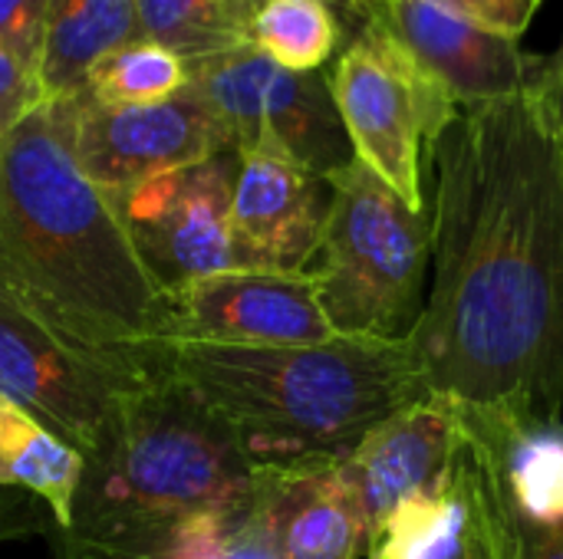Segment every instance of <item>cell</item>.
I'll list each match as a JSON object with an SVG mask.
<instances>
[{"mask_svg":"<svg viewBox=\"0 0 563 559\" xmlns=\"http://www.w3.org/2000/svg\"><path fill=\"white\" fill-rule=\"evenodd\" d=\"M426 161L432 267L406 336L422 389L563 428V128L548 96L462 105Z\"/></svg>","mask_w":563,"mask_h":559,"instance_id":"obj_1","label":"cell"},{"mask_svg":"<svg viewBox=\"0 0 563 559\" xmlns=\"http://www.w3.org/2000/svg\"><path fill=\"white\" fill-rule=\"evenodd\" d=\"M73 128L76 96L0 138V290L69 346L145 369L172 343V303L79 168Z\"/></svg>","mask_w":563,"mask_h":559,"instance_id":"obj_2","label":"cell"},{"mask_svg":"<svg viewBox=\"0 0 563 559\" xmlns=\"http://www.w3.org/2000/svg\"><path fill=\"white\" fill-rule=\"evenodd\" d=\"M257 471L228 425L162 362L129 392L112 441L86 458L56 559H172L185 530L244 507Z\"/></svg>","mask_w":563,"mask_h":559,"instance_id":"obj_3","label":"cell"},{"mask_svg":"<svg viewBox=\"0 0 563 559\" xmlns=\"http://www.w3.org/2000/svg\"><path fill=\"white\" fill-rule=\"evenodd\" d=\"M168 362L228 425L254 471L336 468L376 425L426 395L406 339L168 343Z\"/></svg>","mask_w":563,"mask_h":559,"instance_id":"obj_4","label":"cell"},{"mask_svg":"<svg viewBox=\"0 0 563 559\" xmlns=\"http://www.w3.org/2000/svg\"><path fill=\"white\" fill-rule=\"evenodd\" d=\"M330 188L317 267H310L320 306L336 336L406 339L429 293V208H409L356 158L330 175Z\"/></svg>","mask_w":563,"mask_h":559,"instance_id":"obj_5","label":"cell"},{"mask_svg":"<svg viewBox=\"0 0 563 559\" xmlns=\"http://www.w3.org/2000/svg\"><path fill=\"white\" fill-rule=\"evenodd\" d=\"M356 161L426 211L422 155L459 115L452 92L383 26L360 23L327 72Z\"/></svg>","mask_w":563,"mask_h":559,"instance_id":"obj_6","label":"cell"},{"mask_svg":"<svg viewBox=\"0 0 563 559\" xmlns=\"http://www.w3.org/2000/svg\"><path fill=\"white\" fill-rule=\"evenodd\" d=\"M188 86L211 109L238 155L287 158L323 178L356 158L327 69L294 72L247 43L188 63Z\"/></svg>","mask_w":563,"mask_h":559,"instance_id":"obj_7","label":"cell"},{"mask_svg":"<svg viewBox=\"0 0 563 559\" xmlns=\"http://www.w3.org/2000/svg\"><path fill=\"white\" fill-rule=\"evenodd\" d=\"M162 356L145 369L89 356L0 290V395L26 409L82 458L99 455L112 441L129 392Z\"/></svg>","mask_w":563,"mask_h":559,"instance_id":"obj_8","label":"cell"},{"mask_svg":"<svg viewBox=\"0 0 563 559\" xmlns=\"http://www.w3.org/2000/svg\"><path fill=\"white\" fill-rule=\"evenodd\" d=\"M241 155L218 152L132 188L106 191L142 267L172 297L191 280L234 270L231 194Z\"/></svg>","mask_w":563,"mask_h":559,"instance_id":"obj_9","label":"cell"},{"mask_svg":"<svg viewBox=\"0 0 563 559\" xmlns=\"http://www.w3.org/2000/svg\"><path fill=\"white\" fill-rule=\"evenodd\" d=\"M73 145L79 168L102 191L132 188L231 148L224 128L191 86L152 105H99L76 96Z\"/></svg>","mask_w":563,"mask_h":559,"instance_id":"obj_10","label":"cell"},{"mask_svg":"<svg viewBox=\"0 0 563 559\" xmlns=\"http://www.w3.org/2000/svg\"><path fill=\"white\" fill-rule=\"evenodd\" d=\"M172 343L307 346L333 339L313 270H221L168 297Z\"/></svg>","mask_w":563,"mask_h":559,"instance_id":"obj_11","label":"cell"},{"mask_svg":"<svg viewBox=\"0 0 563 559\" xmlns=\"http://www.w3.org/2000/svg\"><path fill=\"white\" fill-rule=\"evenodd\" d=\"M363 23H376L396 36L459 105L544 92L548 86V56L435 0H376Z\"/></svg>","mask_w":563,"mask_h":559,"instance_id":"obj_12","label":"cell"},{"mask_svg":"<svg viewBox=\"0 0 563 559\" xmlns=\"http://www.w3.org/2000/svg\"><path fill=\"white\" fill-rule=\"evenodd\" d=\"M333 188L330 178L313 175L287 158L241 155L231 194V247L238 270H310Z\"/></svg>","mask_w":563,"mask_h":559,"instance_id":"obj_13","label":"cell"},{"mask_svg":"<svg viewBox=\"0 0 563 559\" xmlns=\"http://www.w3.org/2000/svg\"><path fill=\"white\" fill-rule=\"evenodd\" d=\"M459 448L462 412L435 392L402 405L356 445L340 474L356 494L369 544L399 504L445 481Z\"/></svg>","mask_w":563,"mask_h":559,"instance_id":"obj_14","label":"cell"},{"mask_svg":"<svg viewBox=\"0 0 563 559\" xmlns=\"http://www.w3.org/2000/svg\"><path fill=\"white\" fill-rule=\"evenodd\" d=\"M251 517L277 559H360L369 547L363 511L340 465L257 471Z\"/></svg>","mask_w":563,"mask_h":559,"instance_id":"obj_15","label":"cell"},{"mask_svg":"<svg viewBox=\"0 0 563 559\" xmlns=\"http://www.w3.org/2000/svg\"><path fill=\"white\" fill-rule=\"evenodd\" d=\"M495 530L488 481L462 432L445 481L399 504L373 537L369 559H468Z\"/></svg>","mask_w":563,"mask_h":559,"instance_id":"obj_16","label":"cell"},{"mask_svg":"<svg viewBox=\"0 0 563 559\" xmlns=\"http://www.w3.org/2000/svg\"><path fill=\"white\" fill-rule=\"evenodd\" d=\"M462 412V409H459ZM495 507L521 527H563V428L462 412Z\"/></svg>","mask_w":563,"mask_h":559,"instance_id":"obj_17","label":"cell"},{"mask_svg":"<svg viewBox=\"0 0 563 559\" xmlns=\"http://www.w3.org/2000/svg\"><path fill=\"white\" fill-rule=\"evenodd\" d=\"M142 40L135 0H46L36 82L43 99L79 96L109 53Z\"/></svg>","mask_w":563,"mask_h":559,"instance_id":"obj_18","label":"cell"},{"mask_svg":"<svg viewBox=\"0 0 563 559\" xmlns=\"http://www.w3.org/2000/svg\"><path fill=\"white\" fill-rule=\"evenodd\" d=\"M86 458L0 395V488L33 494L49 511V530L66 527Z\"/></svg>","mask_w":563,"mask_h":559,"instance_id":"obj_19","label":"cell"},{"mask_svg":"<svg viewBox=\"0 0 563 559\" xmlns=\"http://www.w3.org/2000/svg\"><path fill=\"white\" fill-rule=\"evenodd\" d=\"M264 0H135L142 40L185 63L251 43V23Z\"/></svg>","mask_w":563,"mask_h":559,"instance_id":"obj_20","label":"cell"},{"mask_svg":"<svg viewBox=\"0 0 563 559\" xmlns=\"http://www.w3.org/2000/svg\"><path fill=\"white\" fill-rule=\"evenodd\" d=\"M346 20L330 0H264L251 23V43L294 72L323 69L343 40Z\"/></svg>","mask_w":563,"mask_h":559,"instance_id":"obj_21","label":"cell"},{"mask_svg":"<svg viewBox=\"0 0 563 559\" xmlns=\"http://www.w3.org/2000/svg\"><path fill=\"white\" fill-rule=\"evenodd\" d=\"M188 86V63L152 43L135 40L96 63L82 86V99L99 105H152L178 96Z\"/></svg>","mask_w":563,"mask_h":559,"instance_id":"obj_22","label":"cell"},{"mask_svg":"<svg viewBox=\"0 0 563 559\" xmlns=\"http://www.w3.org/2000/svg\"><path fill=\"white\" fill-rule=\"evenodd\" d=\"M172 559H277L267 540L261 537L254 517H251V501L234 511L208 514L195 521L175 557Z\"/></svg>","mask_w":563,"mask_h":559,"instance_id":"obj_23","label":"cell"},{"mask_svg":"<svg viewBox=\"0 0 563 559\" xmlns=\"http://www.w3.org/2000/svg\"><path fill=\"white\" fill-rule=\"evenodd\" d=\"M46 26V0H0V46L36 72Z\"/></svg>","mask_w":563,"mask_h":559,"instance_id":"obj_24","label":"cell"},{"mask_svg":"<svg viewBox=\"0 0 563 559\" xmlns=\"http://www.w3.org/2000/svg\"><path fill=\"white\" fill-rule=\"evenodd\" d=\"M43 99L36 72L20 63L7 46H0V138L23 119L30 115Z\"/></svg>","mask_w":563,"mask_h":559,"instance_id":"obj_25","label":"cell"},{"mask_svg":"<svg viewBox=\"0 0 563 559\" xmlns=\"http://www.w3.org/2000/svg\"><path fill=\"white\" fill-rule=\"evenodd\" d=\"M455 13H462L465 20L488 26L501 36L521 40V33L531 26L534 13L548 3V0H435Z\"/></svg>","mask_w":563,"mask_h":559,"instance_id":"obj_26","label":"cell"},{"mask_svg":"<svg viewBox=\"0 0 563 559\" xmlns=\"http://www.w3.org/2000/svg\"><path fill=\"white\" fill-rule=\"evenodd\" d=\"M492 494V491H488ZM495 507V501H492ZM501 559H563V527H521L495 507Z\"/></svg>","mask_w":563,"mask_h":559,"instance_id":"obj_27","label":"cell"},{"mask_svg":"<svg viewBox=\"0 0 563 559\" xmlns=\"http://www.w3.org/2000/svg\"><path fill=\"white\" fill-rule=\"evenodd\" d=\"M40 527H43V521L26 504V494L23 491L0 488V540L23 537V534H36Z\"/></svg>","mask_w":563,"mask_h":559,"instance_id":"obj_28","label":"cell"},{"mask_svg":"<svg viewBox=\"0 0 563 559\" xmlns=\"http://www.w3.org/2000/svg\"><path fill=\"white\" fill-rule=\"evenodd\" d=\"M544 96H548V102H551V109H554V115H558V122H561L563 128V40L561 49L554 56H548V86H544Z\"/></svg>","mask_w":563,"mask_h":559,"instance_id":"obj_29","label":"cell"},{"mask_svg":"<svg viewBox=\"0 0 563 559\" xmlns=\"http://www.w3.org/2000/svg\"><path fill=\"white\" fill-rule=\"evenodd\" d=\"M482 471H485V468H482ZM492 511H495V507H492ZM468 559H501V540H498V521H495V530H492V537H488V540H485V544H482V547H478V550H475V554H472V557Z\"/></svg>","mask_w":563,"mask_h":559,"instance_id":"obj_30","label":"cell"},{"mask_svg":"<svg viewBox=\"0 0 563 559\" xmlns=\"http://www.w3.org/2000/svg\"><path fill=\"white\" fill-rule=\"evenodd\" d=\"M330 3L340 10V16L346 20V26L356 30V3H353V0H330Z\"/></svg>","mask_w":563,"mask_h":559,"instance_id":"obj_31","label":"cell"},{"mask_svg":"<svg viewBox=\"0 0 563 559\" xmlns=\"http://www.w3.org/2000/svg\"><path fill=\"white\" fill-rule=\"evenodd\" d=\"M353 3H356V26H360L369 13V0H353Z\"/></svg>","mask_w":563,"mask_h":559,"instance_id":"obj_32","label":"cell"},{"mask_svg":"<svg viewBox=\"0 0 563 559\" xmlns=\"http://www.w3.org/2000/svg\"><path fill=\"white\" fill-rule=\"evenodd\" d=\"M373 3H376V0H369V10H373ZM366 16H369V13H366Z\"/></svg>","mask_w":563,"mask_h":559,"instance_id":"obj_33","label":"cell"}]
</instances>
